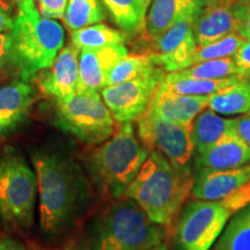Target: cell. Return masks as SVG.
Segmentation results:
<instances>
[{"label":"cell","instance_id":"cell-1","mask_svg":"<svg viewBox=\"0 0 250 250\" xmlns=\"http://www.w3.org/2000/svg\"><path fill=\"white\" fill-rule=\"evenodd\" d=\"M40 198V224L56 235L73 223L89 199L83 170L73 158L55 148H39L31 155Z\"/></svg>","mask_w":250,"mask_h":250},{"label":"cell","instance_id":"cell-2","mask_svg":"<svg viewBox=\"0 0 250 250\" xmlns=\"http://www.w3.org/2000/svg\"><path fill=\"white\" fill-rule=\"evenodd\" d=\"M195 173L190 166L173 164L167 156L152 151L124 197L132 199L153 223L170 227L191 196Z\"/></svg>","mask_w":250,"mask_h":250},{"label":"cell","instance_id":"cell-3","mask_svg":"<svg viewBox=\"0 0 250 250\" xmlns=\"http://www.w3.org/2000/svg\"><path fill=\"white\" fill-rule=\"evenodd\" d=\"M149 153L137 139L129 122L122 123L110 138L90 153L86 166L96 186L105 195L118 199L124 197Z\"/></svg>","mask_w":250,"mask_h":250},{"label":"cell","instance_id":"cell-4","mask_svg":"<svg viewBox=\"0 0 250 250\" xmlns=\"http://www.w3.org/2000/svg\"><path fill=\"white\" fill-rule=\"evenodd\" d=\"M165 236L166 228L125 197L94 220L88 250H149L164 242Z\"/></svg>","mask_w":250,"mask_h":250},{"label":"cell","instance_id":"cell-5","mask_svg":"<svg viewBox=\"0 0 250 250\" xmlns=\"http://www.w3.org/2000/svg\"><path fill=\"white\" fill-rule=\"evenodd\" d=\"M15 66L29 81L51 67L64 44V29L57 21L41 17L39 9L18 12L12 29Z\"/></svg>","mask_w":250,"mask_h":250},{"label":"cell","instance_id":"cell-6","mask_svg":"<svg viewBox=\"0 0 250 250\" xmlns=\"http://www.w3.org/2000/svg\"><path fill=\"white\" fill-rule=\"evenodd\" d=\"M37 176L20 153L8 148L0 154V214L6 223L28 228L33 224Z\"/></svg>","mask_w":250,"mask_h":250},{"label":"cell","instance_id":"cell-7","mask_svg":"<svg viewBox=\"0 0 250 250\" xmlns=\"http://www.w3.org/2000/svg\"><path fill=\"white\" fill-rule=\"evenodd\" d=\"M56 102L55 125L80 142L95 145L114 134V117L99 92L78 90Z\"/></svg>","mask_w":250,"mask_h":250},{"label":"cell","instance_id":"cell-8","mask_svg":"<svg viewBox=\"0 0 250 250\" xmlns=\"http://www.w3.org/2000/svg\"><path fill=\"white\" fill-rule=\"evenodd\" d=\"M236 213L226 199L193 198L184 204L174 233V250H210Z\"/></svg>","mask_w":250,"mask_h":250},{"label":"cell","instance_id":"cell-9","mask_svg":"<svg viewBox=\"0 0 250 250\" xmlns=\"http://www.w3.org/2000/svg\"><path fill=\"white\" fill-rule=\"evenodd\" d=\"M165 76V71L156 67L149 73L102 88L101 96L114 120L129 123L142 117Z\"/></svg>","mask_w":250,"mask_h":250},{"label":"cell","instance_id":"cell-10","mask_svg":"<svg viewBox=\"0 0 250 250\" xmlns=\"http://www.w3.org/2000/svg\"><path fill=\"white\" fill-rule=\"evenodd\" d=\"M138 136L143 145L167 156L173 164L187 166L193 156L191 126L145 114L138 120Z\"/></svg>","mask_w":250,"mask_h":250},{"label":"cell","instance_id":"cell-11","mask_svg":"<svg viewBox=\"0 0 250 250\" xmlns=\"http://www.w3.org/2000/svg\"><path fill=\"white\" fill-rule=\"evenodd\" d=\"M201 8L183 14L162 35L154 40V54L152 61L167 73L177 72L191 66L197 43L193 36V20Z\"/></svg>","mask_w":250,"mask_h":250},{"label":"cell","instance_id":"cell-12","mask_svg":"<svg viewBox=\"0 0 250 250\" xmlns=\"http://www.w3.org/2000/svg\"><path fill=\"white\" fill-rule=\"evenodd\" d=\"M79 55L80 51L73 44L62 49L52 66L40 72L37 85L41 92L56 100L78 92Z\"/></svg>","mask_w":250,"mask_h":250},{"label":"cell","instance_id":"cell-13","mask_svg":"<svg viewBox=\"0 0 250 250\" xmlns=\"http://www.w3.org/2000/svg\"><path fill=\"white\" fill-rule=\"evenodd\" d=\"M210 98L211 95L175 94L165 89L160 83L145 112L173 123L191 126L197 115L208 108Z\"/></svg>","mask_w":250,"mask_h":250},{"label":"cell","instance_id":"cell-14","mask_svg":"<svg viewBox=\"0 0 250 250\" xmlns=\"http://www.w3.org/2000/svg\"><path fill=\"white\" fill-rule=\"evenodd\" d=\"M195 173L191 196L203 201H220L250 183V164L225 170H201Z\"/></svg>","mask_w":250,"mask_h":250},{"label":"cell","instance_id":"cell-15","mask_svg":"<svg viewBox=\"0 0 250 250\" xmlns=\"http://www.w3.org/2000/svg\"><path fill=\"white\" fill-rule=\"evenodd\" d=\"M125 56L127 49L124 44L80 51L78 90L100 92L104 88L109 72Z\"/></svg>","mask_w":250,"mask_h":250},{"label":"cell","instance_id":"cell-16","mask_svg":"<svg viewBox=\"0 0 250 250\" xmlns=\"http://www.w3.org/2000/svg\"><path fill=\"white\" fill-rule=\"evenodd\" d=\"M34 100L33 88L21 78L0 87V137L9 136L26 122Z\"/></svg>","mask_w":250,"mask_h":250},{"label":"cell","instance_id":"cell-17","mask_svg":"<svg viewBox=\"0 0 250 250\" xmlns=\"http://www.w3.org/2000/svg\"><path fill=\"white\" fill-rule=\"evenodd\" d=\"M236 0H218L199 9L193 20V36L197 46L236 33L233 12Z\"/></svg>","mask_w":250,"mask_h":250},{"label":"cell","instance_id":"cell-18","mask_svg":"<svg viewBox=\"0 0 250 250\" xmlns=\"http://www.w3.org/2000/svg\"><path fill=\"white\" fill-rule=\"evenodd\" d=\"M250 164V147L232 133L202 153L193 154V171L225 170Z\"/></svg>","mask_w":250,"mask_h":250},{"label":"cell","instance_id":"cell-19","mask_svg":"<svg viewBox=\"0 0 250 250\" xmlns=\"http://www.w3.org/2000/svg\"><path fill=\"white\" fill-rule=\"evenodd\" d=\"M232 133H235L233 118H225L211 109H204L191 124L193 154L206 151Z\"/></svg>","mask_w":250,"mask_h":250},{"label":"cell","instance_id":"cell-20","mask_svg":"<svg viewBox=\"0 0 250 250\" xmlns=\"http://www.w3.org/2000/svg\"><path fill=\"white\" fill-rule=\"evenodd\" d=\"M195 8H198L195 0H153L145 21L151 40L158 39L183 14Z\"/></svg>","mask_w":250,"mask_h":250},{"label":"cell","instance_id":"cell-21","mask_svg":"<svg viewBox=\"0 0 250 250\" xmlns=\"http://www.w3.org/2000/svg\"><path fill=\"white\" fill-rule=\"evenodd\" d=\"M114 22L127 35L139 33L145 27L151 0H101Z\"/></svg>","mask_w":250,"mask_h":250},{"label":"cell","instance_id":"cell-22","mask_svg":"<svg viewBox=\"0 0 250 250\" xmlns=\"http://www.w3.org/2000/svg\"><path fill=\"white\" fill-rule=\"evenodd\" d=\"M208 109L221 116H234L250 112V73L239 83L211 95Z\"/></svg>","mask_w":250,"mask_h":250},{"label":"cell","instance_id":"cell-23","mask_svg":"<svg viewBox=\"0 0 250 250\" xmlns=\"http://www.w3.org/2000/svg\"><path fill=\"white\" fill-rule=\"evenodd\" d=\"M246 74H239L224 78V79H190V78H177L173 73H167L161 81V86L171 93L181 95H213L215 93L235 85Z\"/></svg>","mask_w":250,"mask_h":250},{"label":"cell","instance_id":"cell-24","mask_svg":"<svg viewBox=\"0 0 250 250\" xmlns=\"http://www.w3.org/2000/svg\"><path fill=\"white\" fill-rule=\"evenodd\" d=\"M210 250H250V203L230 217Z\"/></svg>","mask_w":250,"mask_h":250},{"label":"cell","instance_id":"cell-25","mask_svg":"<svg viewBox=\"0 0 250 250\" xmlns=\"http://www.w3.org/2000/svg\"><path fill=\"white\" fill-rule=\"evenodd\" d=\"M126 40V33L112 29L101 22L81 28L72 33V43L79 51L98 50L124 44Z\"/></svg>","mask_w":250,"mask_h":250},{"label":"cell","instance_id":"cell-26","mask_svg":"<svg viewBox=\"0 0 250 250\" xmlns=\"http://www.w3.org/2000/svg\"><path fill=\"white\" fill-rule=\"evenodd\" d=\"M104 18L101 0H68L62 20L73 33L81 28L100 23Z\"/></svg>","mask_w":250,"mask_h":250},{"label":"cell","instance_id":"cell-27","mask_svg":"<svg viewBox=\"0 0 250 250\" xmlns=\"http://www.w3.org/2000/svg\"><path fill=\"white\" fill-rule=\"evenodd\" d=\"M177 78H190V79H224V78L239 76L242 71L237 67L233 57L211 59L193 64L184 70L171 72Z\"/></svg>","mask_w":250,"mask_h":250},{"label":"cell","instance_id":"cell-28","mask_svg":"<svg viewBox=\"0 0 250 250\" xmlns=\"http://www.w3.org/2000/svg\"><path fill=\"white\" fill-rule=\"evenodd\" d=\"M158 67L153 62L151 56H125L109 72L105 87L117 85L134 78L149 73Z\"/></svg>","mask_w":250,"mask_h":250},{"label":"cell","instance_id":"cell-29","mask_svg":"<svg viewBox=\"0 0 250 250\" xmlns=\"http://www.w3.org/2000/svg\"><path fill=\"white\" fill-rule=\"evenodd\" d=\"M245 42L246 40L243 37L239 34L233 33L205 45L197 46L193 54L192 65L201 62L211 61V59L233 57Z\"/></svg>","mask_w":250,"mask_h":250},{"label":"cell","instance_id":"cell-30","mask_svg":"<svg viewBox=\"0 0 250 250\" xmlns=\"http://www.w3.org/2000/svg\"><path fill=\"white\" fill-rule=\"evenodd\" d=\"M15 66L13 36L11 31L0 33V79Z\"/></svg>","mask_w":250,"mask_h":250},{"label":"cell","instance_id":"cell-31","mask_svg":"<svg viewBox=\"0 0 250 250\" xmlns=\"http://www.w3.org/2000/svg\"><path fill=\"white\" fill-rule=\"evenodd\" d=\"M234 18L236 23V34L245 40H250V5H234Z\"/></svg>","mask_w":250,"mask_h":250},{"label":"cell","instance_id":"cell-32","mask_svg":"<svg viewBox=\"0 0 250 250\" xmlns=\"http://www.w3.org/2000/svg\"><path fill=\"white\" fill-rule=\"evenodd\" d=\"M68 0H37L41 17L46 19H62Z\"/></svg>","mask_w":250,"mask_h":250},{"label":"cell","instance_id":"cell-33","mask_svg":"<svg viewBox=\"0 0 250 250\" xmlns=\"http://www.w3.org/2000/svg\"><path fill=\"white\" fill-rule=\"evenodd\" d=\"M233 125L236 136L250 147V114L233 118Z\"/></svg>","mask_w":250,"mask_h":250},{"label":"cell","instance_id":"cell-34","mask_svg":"<svg viewBox=\"0 0 250 250\" xmlns=\"http://www.w3.org/2000/svg\"><path fill=\"white\" fill-rule=\"evenodd\" d=\"M233 58L242 73H250V40H246V42L237 50Z\"/></svg>","mask_w":250,"mask_h":250},{"label":"cell","instance_id":"cell-35","mask_svg":"<svg viewBox=\"0 0 250 250\" xmlns=\"http://www.w3.org/2000/svg\"><path fill=\"white\" fill-rule=\"evenodd\" d=\"M0 250H27L23 243L13 237H0Z\"/></svg>","mask_w":250,"mask_h":250},{"label":"cell","instance_id":"cell-36","mask_svg":"<svg viewBox=\"0 0 250 250\" xmlns=\"http://www.w3.org/2000/svg\"><path fill=\"white\" fill-rule=\"evenodd\" d=\"M14 19H12L4 8L0 7V33L12 31L14 27Z\"/></svg>","mask_w":250,"mask_h":250},{"label":"cell","instance_id":"cell-37","mask_svg":"<svg viewBox=\"0 0 250 250\" xmlns=\"http://www.w3.org/2000/svg\"><path fill=\"white\" fill-rule=\"evenodd\" d=\"M14 5H17L18 12H29L36 9L35 0H11Z\"/></svg>","mask_w":250,"mask_h":250},{"label":"cell","instance_id":"cell-38","mask_svg":"<svg viewBox=\"0 0 250 250\" xmlns=\"http://www.w3.org/2000/svg\"><path fill=\"white\" fill-rule=\"evenodd\" d=\"M215 1H218V0H195V4L198 8H203L211 4H214Z\"/></svg>","mask_w":250,"mask_h":250},{"label":"cell","instance_id":"cell-39","mask_svg":"<svg viewBox=\"0 0 250 250\" xmlns=\"http://www.w3.org/2000/svg\"><path fill=\"white\" fill-rule=\"evenodd\" d=\"M62 250H88V248H87V247L78 245V243L72 242V243H70V245H67L66 247H65Z\"/></svg>","mask_w":250,"mask_h":250},{"label":"cell","instance_id":"cell-40","mask_svg":"<svg viewBox=\"0 0 250 250\" xmlns=\"http://www.w3.org/2000/svg\"><path fill=\"white\" fill-rule=\"evenodd\" d=\"M149 250H169V248H168V246L166 245L165 242H161L159 243V245H156L155 247H153V248H151Z\"/></svg>","mask_w":250,"mask_h":250},{"label":"cell","instance_id":"cell-41","mask_svg":"<svg viewBox=\"0 0 250 250\" xmlns=\"http://www.w3.org/2000/svg\"><path fill=\"white\" fill-rule=\"evenodd\" d=\"M236 4H247V5H250V0H236Z\"/></svg>","mask_w":250,"mask_h":250},{"label":"cell","instance_id":"cell-42","mask_svg":"<svg viewBox=\"0 0 250 250\" xmlns=\"http://www.w3.org/2000/svg\"><path fill=\"white\" fill-rule=\"evenodd\" d=\"M249 114H250V112H249Z\"/></svg>","mask_w":250,"mask_h":250}]
</instances>
